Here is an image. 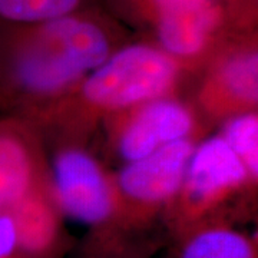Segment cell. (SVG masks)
Instances as JSON below:
<instances>
[{
    "label": "cell",
    "mask_w": 258,
    "mask_h": 258,
    "mask_svg": "<svg viewBox=\"0 0 258 258\" xmlns=\"http://www.w3.org/2000/svg\"><path fill=\"white\" fill-rule=\"evenodd\" d=\"M109 40L96 23L49 20L19 47L15 72L25 91L52 95L93 72L109 57Z\"/></svg>",
    "instance_id": "obj_1"
},
{
    "label": "cell",
    "mask_w": 258,
    "mask_h": 258,
    "mask_svg": "<svg viewBox=\"0 0 258 258\" xmlns=\"http://www.w3.org/2000/svg\"><path fill=\"white\" fill-rule=\"evenodd\" d=\"M176 78V64L168 53L149 46L119 50L88 75L85 101L106 111L125 109L164 98Z\"/></svg>",
    "instance_id": "obj_2"
},
{
    "label": "cell",
    "mask_w": 258,
    "mask_h": 258,
    "mask_svg": "<svg viewBox=\"0 0 258 258\" xmlns=\"http://www.w3.org/2000/svg\"><path fill=\"white\" fill-rule=\"evenodd\" d=\"M55 186L63 211L83 222H101L112 212V192L96 161L83 151L68 149L55 161Z\"/></svg>",
    "instance_id": "obj_3"
},
{
    "label": "cell",
    "mask_w": 258,
    "mask_h": 258,
    "mask_svg": "<svg viewBox=\"0 0 258 258\" xmlns=\"http://www.w3.org/2000/svg\"><path fill=\"white\" fill-rule=\"evenodd\" d=\"M192 152V144L185 138L129 162L119 174L120 189L125 195L142 203L164 201L174 195L184 182Z\"/></svg>",
    "instance_id": "obj_4"
},
{
    "label": "cell",
    "mask_w": 258,
    "mask_h": 258,
    "mask_svg": "<svg viewBox=\"0 0 258 258\" xmlns=\"http://www.w3.org/2000/svg\"><path fill=\"white\" fill-rule=\"evenodd\" d=\"M192 126L191 112L179 102L165 98L147 102L122 131L120 154L129 162L141 159L166 144L185 139Z\"/></svg>",
    "instance_id": "obj_5"
},
{
    "label": "cell",
    "mask_w": 258,
    "mask_h": 258,
    "mask_svg": "<svg viewBox=\"0 0 258 258\" xmlns=\"http://www.w3.org/2000/svg\"><path fill=\"white\" fill-rule=\"evenodd\" d=\"M248 171L237 154L220 137L194 149L185 179L195 200L207 201L244 182Z\"/></svg>",
    "instance_id": "obj_6"
},
{
    "label": "cell",
    "mask_w": 258,
    "mask_h": 258,
    "mask_svg": "<svg viewBox=\"0 0 258 258\" xmlns=\"http://www.w3.org/2000/svg\"><path fill=\"white\" fill-rule=\"evenodd\" d=\"M215 5L159 13L158 37L168 55L188 57L203 50L217 23Z\"/></svg>",
    "instance_id": "obj_7"
},
{
    "label": "cell",
    "mask_w": 258,
    "mask_h": 258,
    "mask_svg": "<svg viewBox=\"0 0 258 258\" xmlns=\"http://www.w3.org/2000/svg\"><path fill=\"white\" fill-rule=\"evenodd\" d=\"M32 181V162L25 145L0 135V205L20 203Z\"/></svg>",
    "instance_id": "obj_8"
},
{
    "label": "cell",
    "mask_w": 258,
    "mask_h": 258,
    "mask_svg": "<svg viewBox=\"0 0 258 258\" xmlns=\"http://www.w3.org/2000/svg\"><path fill=\"white\" fill-rule=\"evenodd\" d=\"M257 55L240 53L230 57L218 72V86L231 102L252 105L257 102Z\"/></svg>",
    "instance_id": "obj_9"
},
{
    "label": "cell",
    "mask_w": 258,
    "mask_h": 258,
    "mask_svg": "<svg viewBox=\"0 0 258 258\" xmlns=\"http://www.w3.org/2000/svg\"><path fill=\"white\" fill-rule=\"evenodd\" d=\"M182 258H252V249L248 241L235 232L207 231L188 244Z\"/></svg>",
    "instance_id": "obj_10"
},
{
    "label": "cell",
    "mask_w": 258,
    "mask_h": 258,
    "mask_svg": "<svg viewBox=\"0 0 258 258\" xmlns=\"http://www.w3.org/2000/svg\"><path fill=\"white\" fill-rule=\"evenodd\" d=\"M81 0H0V16L13 22H49L72 13Z\"/></svg>",
    "instance_id": "obj_11"
},
{
    "label": "cell",
    "mask_w": 258,
    "mask_h": 258,
    "mask_svg": "<svg viewBox=\"0 0 258 258\" xmlns=\"http://www.w3.org/2000/svg\"><path fill=\"white\" fill-rule=\"evenodd\" d=\"M224 141L242 161L248 174L258 172V119L255 113H244L230 120Z\"/></svg>",
    "instance_id": "obj_12"
},
{
    "label": "cell",
    "mask_w": 258,
    "mask_h": 258,
    "mask_svg": "<svg viewBox=\"0 0 258 258\" xmlns=\"http://www.w3.org/2000/svg\"><path fill=\"white\" fill-rule=\"evenodd\" d=\"M13 222L18 238H22L29 247H42L53 230L52 217L47 208L35 200L20 205L18 218Z\"/></svg>",
    "instance_id": "obj_13"
},
{
    "label": "cell",
    "mask_w": 258,
    "mask_h": 258,
    "mask_svg": "<svg viewBox=\"0 0 258 258\" xmlns=\"http://www.w3.org/2000/svg\"><path fill=\"white\" fill-rule=\"evenodd\" d=\"M18 241L16 228L13 218L2 217L0 218V258L9 254Z\"/></svg>",
    "instance_id": "obj_14"
},
{
    "label": "cell",
    "mask_w": 258,
    "mask_h": 258,
    "mask_svg": "<svg viewBox=\"0 0 258 258\" xmlns=\"http://www.w3.org/2000/svg\"><path fill=\"white\" fill-rule=\"evenodd\" d=\"M152 2L155 3L159 13L171 12V10L189 9V8L214 5V0H152Z\"/></svg>",
    "instance_id": "obj_15"
}]
</instances>
